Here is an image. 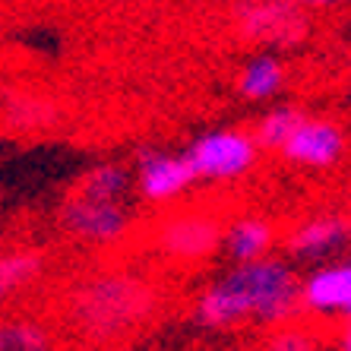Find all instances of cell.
<instances>
[{
  "label": "cell",
  "instance_id": "6da1fadb",
  "mask_svg": "<svg viewBox=\"0 0 351 351\" xmlns=\"http://www.w3.org/2000/svg\"><path fill=\"white\" fill-rule=\"evenodd\" d=\"M190 317L203 332H272L301 317V276L272 254L231 266L196 294Z\"/></svg>",
  "mask_w": 351,
  "mask_h": 351
},
{
  "label": "cell",
  "instance_id": "7a4b0ae2",
  "mask_svg": "<svg viewBox=\"0 0 351 351\" xmlns=\"http://www.w3.org/2000/svg\"><path fill=\"white\" fill-rule=\"evenodd\" d=\"M162 294L136 272H95L70 288L64 301L66 329L86 345H117L146 329Z\"/></svg>",
  "mask_w": 351,
  "mask_h": 351
},
{
  "label": "cell",
  "instance_id": "3957f363",
  "mask_svg": "<svg viewBox=\"0 0 351 351\" xmlns=\"http://www.w3.org/2000/svg\"><path fill=\"white\" fill-rule=\"evenodd\" d=\"M58 225L73 241L108 247L127 237V231L133 228V206L127 199H105L70 190L58 209Z\"/></svg>",
  "mask_w": 351,
  "mask_h": 351
},
{
  "label": "cell",
  "instance_id": "277c9868",
  "mask_svg": "<svg viewBox=\"0 0 351 351\" xmlns=\"http://www.w3.org/2000/svg\"><path fill=\"white\" fill-rule=\"evenodd\" d=\"M221 225L213 213H178L156 228V250L171 263H206L221 250Z\"/></svg>",
  "mask_w": 351,
  "mask_h": 351
},
{
  "label": "cell",
  "instance_id": "5b68a950",
  "mask_svg": "<svg viewBox=\"0 0 351 351\" xmlns=\"http://www.w3.org/2000/svg\"><path fill=\"white\" fill-rule=\"evenodd\" d=\"M184 158L196 180H237L256 165V143L247 133L215 130L196 139Z\"/></svg>",
  "mask_w": 351,
  "mask_h": 351
},
{
  "label": "cell",
  "instance_id": "8992f818",
  "mask_svg": "<svg viewBox=\"0 0 351 351\" xmlns=\"http://www.w3.org/2000/svg\"><path fill=\"white\" fill-rule=\"evenodd\" d=\"M301 313L351 323V260L319 263L301 276Z\"/></svg>",
  "mask_w": 351,
  "mask_h": 351
},
{
  "label": "cell",
  "instance_id": "52a82bcc",
  "mask_svg": "<svg viewBox=\"0 0 351 351\" xmlns=\"http://www.w3.org/2000/svg\"><path fill=\"white\" fill-rule=\"evenodd\" d=\"M351 244V219L345 215H313L304 219L301 225H294L285 237V250L291 260L301 263H323L332 260L335 254H342Z\"/></svg>",
  "mask_w": 351,
  "mask_h": 351
},
{
  "label": "cell",
  "instance_id": "ba28073f",
  "mask_svg": "<svg viewBox=\"0 0 351 351\" xmlns=\"http://www.w3.org/2000/svg\"><path fill=\"white\" fill-rule=\"evenodd\" d=\"M193 171L184 156H165V152H143L136 168V187L139 196L152 206L171 203L180 193L193 187Z\"/></svg>",
  "mask_w": 351,
  "mask_h": 351
},
{
  "label": "cell",
  "instance_id": "9c48e42d",
  "mask_svg": "<svg viewBox=\"0 0 351 351\" xmlns=\"http://www.w3.org/2000/svg\"><path fill=\"white\" fill-rule=\"evenodd\" d=\"M345 136L342 130L329 121H307L298 123V130L288 136L282 146V156L294 165H307V168H329L342 158Z\"/></svg>",
  "mask_w": 351,
  "mask_h": 351
},
{
  "label": "cell",
  "instance_id": "30bf717a",
  "mask_svg": "<svg viewBox=\"0 0 351 351\" xmlns=\"http://www.w3.org/2000/svg\"><path fill=\"white\" fill-rule=\"evenodd\" d=\"M244 35L260 41H294L304 35V19L294 0H256L237 16Z\"/></svg>",
  "mask_w": 351,
  "mask_h": 351
},
{
  "label": "cell",
  "instance_id": "8fae6325",
  "mask_svg": "<svg viewBox=\"0 0 351 351\" xmlns=\"http://www.w3.org/2000/svg\"><path fill=\"white\" fill-rule=\"evenodd\" d=\"M276 247V228L263 215H237L221 228V254L231 260V266L254 263L269 256Z\"/></svg>",
  "mask_w": 351,
  "mask_h": 351
},
{
  "label": "cell",
  "instance_id": "7c38bea8",
  "mask_svg": "<svg viewBox=\"0 0 351 351\" xmlns=\"http://www.w3.org/2000/svg\"><path fill=\"white\" fill-rule=\"evenodd\" d=\"M0 351H58V335L35 317H0Z\"/></svg>",
  "mask_w": 351,
  "mask_h": 351
},
{
  "label": "cell",
  "instance_id": "4fadbf2b",
  "mask_svg": "<svg viewBox=\"0 0 351 351\" xmlns=\"http://www.w3.org/2000/svg\"><path fill=\"white\" fill-rule=\"evenodd\" d=\"M45 276V256L38 250H13V254H0V307L32 288Z\"/></svg>",
  "mask_w": 351,
  "mask_h": 351
},
{
  "label": "cell",
  "instance_id": "5bb4252c",
  "mask_svg": "<svg viewBox=\"0 0 351 351\" xmlns=\"http://www.w3.org/2000/svg\"><path fill=\"white\" fill-rule=\"evenodd\" d=\"M73 190L80 193H92V196H105V199H130L133 180L130 171L123 165H95L92 171H86L80 180L73 184Z\"/></svg>",
  "mask_w": 351,
  "mask_h": 351
},
{
  "label": "cell",
  "instance_id": "9a60e30c",
  "mask_svg": "<svg viewBox=\"0 0 351 351\" xmlns=\"http://www.w3.org/2000/svg\"><path fill=\"white\" fill-rule=\"evenodd\" d=\"M282 80H285L282 64L276 58H269V54H263V58H254L244 66V73H241V95L250 98V101L269 98L272 92H278Z\"/></svg>",
  "mask_w": 351,
  "mask_h": 351
},
{
  "label": "cell",
  "instance_id": "2e32d148",
  "mask_svg": "<svg viewBox=\"0 0 351 351\" xmlns=\"http://www.w3.org/2000/svg\"><path fill=\"white\" fill-rule=\"evenodd\" d=\"M304 117L294 111V108H276L272 114H266L260 121V127H256V146L260 149H272V152H282V146L288 143V136H291L294 130H298V123H301Z\"/></svg>",
  "mask_w": 351,
  "mask_h": 351
},
{
  "label": "cell",
  "instance_id": "e0dca14e",
  "mask_svg": "<svg viewBox=\"0 0 351 351\" xmlns=\"http://www.w3.org/2000/svg\"><path fill=\"white\" fill-rule=\"evenodd\" d=\"M256 351H326V348H323V339L313 329L288 323V326H278L263 335Z\"/></svg>",
  "mask_w": 351,
  "mask_h": 351
},
{
  "label": "cell",
  "instance_id": "ac0fdd59",
  "mask_svg": "<svg viewBox=\"0 0 351 351\" xmlns=\"http://www.w3.org/2000/svg\"><path fill=\"white\" fill-rule=\"evenodd\" d=\"M339 351H351V323H345L342 335H339Z\"/></svg>",
  "mask_w": 351,
  "mask_h": 351
},
{
  "label": "cell",
  "instance_id": "d6986e66",
  "mask_svg": "<svg viewBox=\"0 0 351 351\" xmlns=\"http://www.w3.org/2000/svg\"><path fill=\"white\" fill-rule=\"evenodd\" d=\"M307 3H317V7H326V3H339V0H307Z\"/></svg>",
  "mask_w": 351,
  "mask_h": 351
}]
</instances>
